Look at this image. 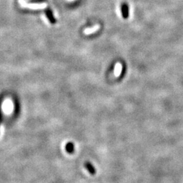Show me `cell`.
Listing matches in <instances>:
<instances>
[{"label": "cell", "instance_id": "1", "mask_svg": "<svg viewBox=\"0 0 183 183\" xmlns=\"http://www.w3.org/2000/svg\"><path fill=\"white\" fill-rule=\"evenodd\" d=\"M20 5L22 8H29L31 10H42L45 9L47 7V4L46 3H41V4H27L24 0H19Z\"/></svg>", "mask_w": 183, "mask_h": 183}, {"label": "cell", "instance_id": "2", "mask_svg": "<svg viewBox=\"0 0 183 183\" xmlns=\"http://www.w3.org/2000/svg\"><path fill=\"white\" fill-rule=\"evenodd\" d=\"M121 14L124 19H127L129 17V6L127 4L121 5Z\"/></svg>", "mask_w": 183, "mask_h": 183}, {"label": "cell", "instance_id": "3", "mask_svg": "<svg viewBox=\"0 0 183 183\" xmlns=\"http://www.w3.org/2000/svg\"><path fill=\"white\" fill-rule=\"evenodd\" d=\"M84 165H85V167L86 168V169L88 170V172L91 174H92V175H94V174L97 173V170H96L95 168L93 166V165L90 162L86 161L85 164H84Z\"/></svg>", "mask_w": 183, "mask_h": 183}, {"label": "cell", "instance_id": "4", "mask_svg": "<svg viewBox=\"0 0 183 183\" xmlns=\"http://www.w3.org/2000/svg\"><path fill=\"white\" fill-rule=\"evenodd\" d=\"M100 29L99 25H95L93 27L86 29H85L83 31V33L85 35H90V34L95 33V32H97L98 29Z\"/></svg>", "mask_w": 183, "mask_h": 183}, {"label": "cell", "instance_id": "5", "mask_svg": "<svg viewBox=\"0 0 183 183\" xmlns=\"http://www.w3.org/2000/svg\"><path fill=\"white\" fill-rule=\"evenodd\" d=\"M66 152L69 153H73L74 152V144L73 143H72L71 142H68L67 144H66Z\"/></svg>", "mask_w": 183, "mask_h": 183}, {"label": "cell", "instance_id": "6", "mask_svg": "<svg viewBox=\"0 0 183 183\" xmlns=\"http://www.w3.org/2000/svg\"><path fill=\"white\" fill-rule=\"evenodd\" d=\"M46 15H47V17L52 24H54V23L56 22V20H55V19L54 18L53 14H52V12L50 10H48L46 12Z\"/></svg>", "mask_w": 183, "mask_h": 183}, {"label": "cell", "instance_id": "7", "mask_svg": "<svg viewBox=\"0 0 183 183\" xmlns=\"http://www.w3.org/2000/svg\"><path fill=\"white\" fill-rule=\"evenodd\" d=\"M69 1H73V0H69Z\"/></svg>", "mask_w": 183, "mask_h": 183}]
</instances>
